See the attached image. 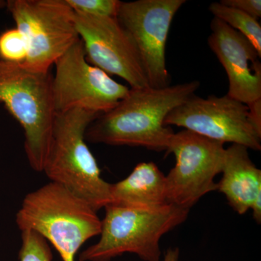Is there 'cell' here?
<instances>
[{"label": "cell", "mask_w": 261, "mask_h": 261, "mask_svg": "<svg viewBox=\"0 0 261 261\" xmlns=\"http://www.w3.org/2000/svg\"><path fill=\"white\" fill-rule=\"evenodd\" d=\"M221 173L217 190L237 214H246L261 194V171L250 159L248 149L239 145L226 148Z\"/></svg>", "instance_id": "obj_13"}, {"label": "cell", "mask_w": 261, "mask_h": 261, "mask_svg": "<svg viewBox=\"0 0 261 261\" xmlns=\"http://www.w3.org/2000/svg\"><path fill=\"white\" fill-rule=\"evenodd\" d=\"M98 116L80 108L56 113L43 170L51 181L68 189L96 211L111 202V184L101 176L97 161L86 143V130Z\"/></svg>", "instance_id": "obj_3"}, {"label": "cell", "mask_w": 261, "mask_h": 261, "mask_svg": "<svg viewBox=\"0 0 261 261\" xmlns=\"http://www.w3.org/2000/svg\"><path fill=\"white\" fill-rule=\"evenodd\" d=\"M83 199L56 182L25 196L16 216L21 230H33L49 242L63 261H74L87 240L99 235L102 220Z\"/></svg>", "instance_id": "obj_2"}, {"label": "cell", "mask_w": 261, "mask_h": 261, "mask_svg": "<svg viewBox=\"0 0 261 261\" xmlns=\"http://www.w3.org/2000/svg\"><path fill=\"white\" fill-rule=\"evenodd\" d=\"M164 123L166 126L182 127L224 145L231 143L255 151L261 149V134L250 121L247 105L227 94L207 98L193 94L173 109Z\"/></svg>", "instance_id": "obj_9"}, {"label": "cell", "mask_w": 261, "mask_h": 261, "mask_svg": "<svg viewBox=\"0 0 261 261\" xmlns=\"http://www.w3.org/2000/svg\"><path fill=\"white\" fill-rule=\"evenodd\" d=\"M250 210L252 211V217L256 221L257 224L261 223V194L257 195L253 201Z\"/></svg>", "instance_id": "obj_21"}, {"label": "cell", "mask_w": 261, "mask_h": 261, "mask_svg": "<svg viewBox=\"0 0 261 261\" xmlns=\"http://www.w3.org/2000/svg\"><path fill=\"white\" fill-rule=\"evenodd\" d=\"M75 22L91 65L123 79L130 89L149 87L135 43L117 18L75 12Z\"/></svg>", "instance_id": "obj_11"}, {"label": "cell", "mask_w": 261, "mask_h": 261, "mask_svg": "<svg viewBox=\"0 0 261 261\" xmlns=\"http://www.w3.org/2000/svg\"><path fill=\"white\" fill-rule=\"evenodd\" d=\"M0 102L23 128L24 148L31 167L43 172L56 114L53 74L0 60Z\"/></svg>", "instance_id": "obj_5"}, {"label": "cell", "mask_w": 261, "mask_h": 261, "mask_svg": "<svg viewBox=\"0 0 261 261\" xmlns=\"http://www.w3.org/2000/svg\"><path fill=\"white\" fill-rule=\"evenodd\" d=\"M6 8L28 44L23 67L49 72L57 60L80 39L75 12L65 0H8Z\"/></svg>", "instance_id": "obj_6"}, {"label": "cell", "mask_w": 261, "mask_h": 261, "mask_svg": "<svg viewBox=\"0 0 261 261\" xmlns=\"http://www.w3.org/2000/svg\"><path fill=\"white\" fill-rule=\"evenodd\" d=\"M211 30L207 43L227 75V95L247 106L261 99V56L256 49L219 19H212Z\"/></svg>", "instance_id": "obj_12"}, {"label": "cell", "mask_w": 261, "mask_h": 261, "mask_svg": "<svg viewBox=\"0 0 261 261\" xmlns=\"http://www.w3.org/2000/svg\"><path fill=\"white\" fill-rule=\"evenodd\" d=\"M208 10L214 18L222 20L248 39L261 56V25L258 20L220 3H212Z\"/></svg>", "instance_id": "obj_15"}, {"label": "cell", "mask_w": 261, "mask_h": 261, "mask_svg": "<svg viewBox=\"0 0 261 261\" xmlns=\"http://www.w3.org/2000/svg\"><path fill=\"white\" fill-rule=\"evenodd\" d=\"M200 87L199 81H192L163 88H130L116 107L89 125L85 140L94 144L166 151L174 132L165 125V119Z\"/></svg>", "instance_id": "obj_1"}, {"label": "cell", "mask_w": 261, "mask_h": 261, "mask_svg": "<svg viewBox=\"0 0 261 261\" xmlns=\"http://www.w3.org/2000/svg\"><path fill=\"white\" fill-rule=\"evenodd\" d=\"M55 65L53 94L56 113L80 108L100 116L113 110L129 92L127 86L87 61L80 38Z\"/></svg>", "instance_id": "obj_7"}, {"label": "cell", "mask_w": 261, "mask_h": 261, "mask_svg": "<svg viewBox=\"0 0 261 261\" xmlns=\"http://www.w3.org/2000/svg\"><path fill=\"white\" fill-rule=\"evenodd\" d=\"M249 118L252 126L258 133L261 134V99L247 105Z\"/></svg>", "instance_id": "obj_20"}, {"label": "cell", "mask_w": 261, "mask_h": 261, "mask_svg": "<svg viewBox=\"0 0 261 261\" xmlns=\"http://www.w3.org/2000/svg\"><path fill=\"white\" fill-rule=\"evenodd\" d=\"M75 13L94 16L117 18L121 1L119 0H65Z\"/></svg>", "instance_id": "obj_18"}, {"label": "cell", "mask_w": 261, "mask_h": 261, "mask_svg": "<svg viewBox=\"0 0 261 261\" xmlns=\"http://www.w3.org/2000/svg\"><path fill=\"white\" fill-rule=\"evenodd\" d=\"M111 205L154 209L168 203L166 175L153 162L141 163L127 177L111 185Z\"/></svg>", "instance_id": "obj_14"}, {"label": "cell", "mask_w": 261, "mask_h": 261, "mask_svg": "<svg viewBox=\"0 0 261 261\" xmlns=\"http://www.w3.org/2000/svg\"><path fill=\"white\" fill-rule=\"evenodd\" d=\"M180 251L178 247L168 248L163 257V261H179Z\"/></svg>", "instance_id": "obj_22"}, {"label": "cell", "mask_w": 261, "mask_h": 261, "mask_svg": "<svg viewBox=\"0 0 261 261\" xmlns=\"http://www.w3.org/2000/svg\"><path fill=\"white\" fill-rule=\"evenodd\" d=\"M5 7H6V2L0 0V10L3 9Z\"/></svg>", "instance_id": "obj_23"}, {"label": "cell", "mask_w": 261, "mask_h": 261, "mask_svg": "<svg viewBox=\"0 0 261 261\" xmlns=\"http://www.w3.org/2000/svg\"><path fill=\"white\" fill-rule=\"evenodd\" d=\"M99 241L81 253L80 261H110L132 253L144 261H160L161 240L183 224L190 210L167 204L154 209H134L110 204L105 207Z\"/></svg>", "instance_id": "obj_4"}, {"label": "cell", "mask_w": 261, "mask_h": 261, "mask_svg": "<svg viewBox=\"0 0 261 261\" xmlns=\"http://www.w3.org/2000/svg\"><path fill=\"white\" fill-rule=\"evenodd\" d=\"M224 145L183 130L174 133L166 153L176 163L166 176L168 203L189 209L204 196L217 190L216 176L222 171Z\"/></svg>", "instance_id": "obj_8"}, {"label": "cell", "mask_w": 261, "mask_h": 261, "mask_svg": "<svg viewBox=\"0 0 261 261\" xmlns=\"http://www.w3.org/2000/svg\"><path fill=\"white\" fill-rule=\"evenodd\" d=\"M20 261H51L53 255L47 241L33 230L22 231Z\"/></svg>", "instance_id": "obj_17"}, {"label": "cell", "mask_w": 261, "mask_h": 261, "mask_svg": "<svg viewBox=\"0 0 261 261\" xmlns=\"http://www.w3.org/2000/svg\"><path fill=\"white\" fill-rule=\"evenodd\" d=\"M185 0L122 2L117 19L129 34L138 51L149 87L171 84L166 66L168 33Z\"/></svg>", "instance_id": "obj_10"}, {"label": "cell", "mask_w": 261, "mask_h": 261, "mask_svg": "<svg viewBox=\"0 0 261 261\" xmlns=\"http://www.w3.org/2000/svg\"><path fill=\"white\" fill-rule=\"evenodd\" d=\"M28 44L21 32L15 27L0 34V60L23 64L28 56Z\"/></svg>", "instance_id": "obj_16"}, {"label": "cell", "mask_w": 261, "mask_h": 261, "mask_svg": "<svg viewBox=\"0 0 261 261\" xmlns=\"http://www.w3.org/2000/svg\"><path fill=\"white\" fill-rule=\"evenodd\" d=\"M219 3L243 12L257 20L261 17L260 0H222Z\"/></svg>", "instance_id": "obj_19"}]
</instances>
